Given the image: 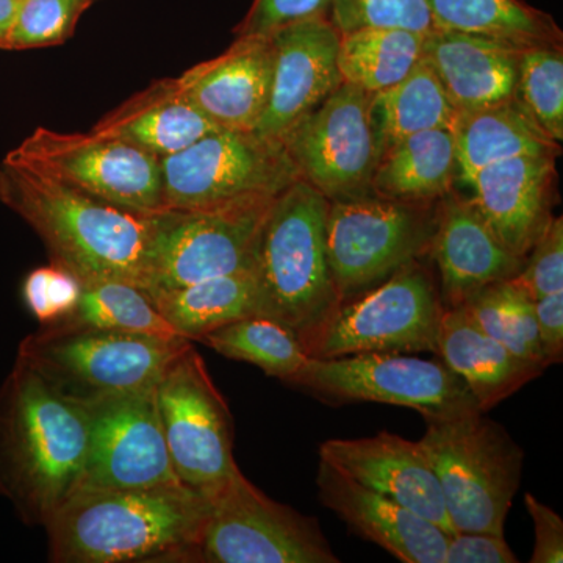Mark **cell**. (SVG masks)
I'll return each instance as SVG.
<instances>
[{"mask_svg":"<svg viewBox=\"0 0 563 563\" xmlns=\"http://www.w3.org/2000/svg\"><path fill=\"white\" fill-rule=\"evenodd\" d=\"M207 501L184 484L79 490L44 526L54 563H195Z\"/></svg>","mask_w":563,"mask_h":563,"instance_id":"cell-2","label":"cell"},{"mask_svg":"<svg viewBox=\"0 0 563 563\" xmlns=\"http://www.w3.org/2000/svg\"><path fill=\"white\" fill-rule=\"evenodd\" d=\"M320 459L365 487L421 515L444 532H455L439 479L420 443L383 431L363 439L328 440L321 443Z\"/></svg>","mask_w":563,"mask_h":563,"instance_id":"cell-18","label":"cell"},{"mask_svg":"<svg viewBox=\"0 0 563 563\" xmlns=\"http://www.w3.org/2000/svg\"><path fill=\"white\" fill-rule=\"evenodd\" d=\"M506 537L488 532L455 531L448 536L443 563H517Z\"/></svg>","mask_w":563,"mask_h":563,"instance_id":"cell-41","label":"cell"},{"mask_svg":"<svg viewBox=\"0 0 563 563\" xmlns=\"http://www.w3.org/2000/svg\"><path fill=\"white\" fill-rule=\"evenodd\" d=\"M152 302L184 339L198 342L244 318L257 317V279L254 268L213 277L176 290L151 295Z\"/></svg>","mask_w":563,"mask_h":563,"instance_id":"cell-28","label":"cell"},{"mask_svg":"<svg viewBox=\"0 0 563 563\" xmlns=\"http://www.w3.org/2000/svg\"><path fill=\"white\" fill-rule=\"evenodd\" d=\"M161 166L166 211L272 199L301 179L284 143L254 132L210 133Z\"/></svg>","mask_w":563,"mask_h":563,"instance_id":"cell-9","label":"cell"},{"mask_svg":"<svg viewBox=\"0 0 563 563\" xmlns=\"http://www.w3.org/2000/svg\"><path fill=\"white\" fill-rule=\"evenodd\" d=\"M318 499L343 523L404 563H443L448 536L401 504L365 487L331 463H318Z\"/></svg>","mask_w":563,"mask_h":563,"instance_id":"cell-20","label":"cell"},{"mask_svg":"<svg viewBox=\"0 0 563 563\" xmlns=\"http://www.w3.org/2000/svg\"><path fill=\"white\" fill-rule=\"evenodd\" d=\"M231 361L246 362L276 379L288 380L306 365V347L282 322L250 317L222 325L198 340Z\"/></svg>","mask_w":563,"mask_h":563,"instance_id":"cell-33","label":"cell"},{"mask_svg":"<svg viewBox=\"0 0 563 563\" xmlns=\"http://www.w3.org/2000/svg\"><path fill=\"white\" fill-rule=\"evenodd\" d=\"M276 198L165 211L152 251L147 295L254 268L262 225Z\"/></svg>","mask_w":563,"mask_h":563,"instance_id":"cell-14","label":"cell"},{"mask_svg":"<svg viewBox=\"0 0 563 563\" xmlns=\"http://www.w3.org/2000/svg\"><path fill=\"white\" fill-rule=\"evenodd\" d=\"M155 401L177 479L209 499L240 468L231 410L192 343L162 374Z\"/></svg>","mask_w":563,"mask_h":563,"instance_id":"cell-12","label":"cell"},{"mask_svg":"<svg viewBox=\"0 0 563 563\" xmlns=\"http://www.w3.org/2000/svg\"><path fill=\"white\" fill-rule=\"evenodd\" d=\"M459 177L470 179L485 166L521 155H559L517 99L459 113L453 129Z\"/></svg>","mask_w":563,"mask_h":563,"instance_id":"cell-27","label":"cell"},{"mask_svg":"<svg viewBox=\"0 0 563 563\" xmlns=\"http://www.w3.org/2000/svg\"><path fill=\"white\" fill-rule=\"evenodd\" d=\"M87 410L90 437L77 492L180 484L163 435L155 388Z\"/></svg>","mask_w":563,"mask_h":563,"instance_id":"cell-16","label":"cell"},{"mask_svg":"<svg viewBox=\"0 0 563 563\" xmlns=\"http://www.w3.org/2000/svg\"><path fill=\"white\" fill-rule=\"evenodd\" d=\"M457 118L459 111L439 77L421 58L401 81L372 96L369 121L377 161L385 151L415 133L439 128L453 131Z\"/></svg>","mask_w":563,"mask_h":563,"instance_id":"cell-29","label":"cell"},{"mask_svg":"<svg viewBox=\"0 0 563 563\" xmlns=\"http://www.w3.org/2000/svg\"><path fill=\"white\" fill-rule=\"evenodd\" d=\"M96 0H21L7 49H36L66 43Z\"/></svg>","mask_w":563,"mask_h":563,"instance_id":"cell-37","label":"cell"},{"mask_svg":"<svg viewBox=\"0 0 563 563\" xmlns=\"http://www.w3.org/2000/svg\"><path fill=\"white\" fill-rule=\"evenodd\" d=\"M470 320L517 357L547 369L536 301L512 279L488 285L462 303Z\"/></svg>","mask_w":563,"mask_h":563,"instance_id":"cell-34","label":"cell"},{"mask_svg":"<svg viewBox=\"0 0 563 563\" xmlns=\"http://www.w3.org/2000/svg\"><path fill=\"white\" fill-rule=\"evenodd\" d=\"M195 563H336L317 518L268 498L242 472L213 493Z\"/></svg>","mask_w":563,"mask_h":563,"instance_id":"cell-11","label":"cell"},{"mask_svg":"<svg viewBox=\"0 0 563 563\" xmlns=\"http://www.w3.org/2000/svg\"><path fill=\"white\" fill-rule=\"evenodd\" d=\"M0 202L38 233L51 263L81 284L118 280L146 291L163 213L118 209L5 157Z\"/></svg>","mask_w":563,"mask_h":563,"instance_id":"cell-1","label":"cell"},{"mask_svg":"<svg viewBox=\"0 0 563 563\" xmlns=\"http://www.w3.org/2000/svg\"><path fill=\"white\" fill-rule=\"evenodd\" d=\"M91 131L163 158L222 129L185 96L177 79H165L111 111Z\"/></svg>","mask_w":563,"mask_h":563,"instance_id":"cell-24","label":"cell"},{"mask_svg":"<svg viewBox=\"0 0 563 563\" xmlns=\"http://www.w3.org/2000/svg\"><path fill=\"white\" fill-rule=\"evenodd\" d=\"M537 325L548 365L562 362L563 355V291L543 296L536 301Z\"/></svg>","mask_w":563,"mask_h":563,"instance_id":"cell-43","label":"cell"},{"mask_svg":"<svg viewBox=\"0 0 563 563\" xmlns=\"http://www.w3.org/2000/svg\"><path fill=\"white\" fill-rule=\"evenodd\" d=\"M54 324L102 329L157 339H184L162 317L151 296L128 282L85 284L76 310Z\"/></svg>","mask_w":563,"mask_h":563,"instance_id":"cell-32","label":"cell"},{"mask_svg":"<svg viewBox=\"0 0 563 563\" xmlns=\"http://www.w3.org/2000/svg\"><path fill=\"white\" fill-rule=\"evenodd\" d=\"M84 284L68 269L51 263L25 277L22 296L41 325L54 324L76 310Z\"/></svg>","mask_w":563,"mask_h":563,"instance_id":"cell-38","label":"cell"},{"mask_svg":"<svg viewBox=\"0 0 563 563\" xmlns=\"http://www.w3.org/2000/svg\"><path fill=\"white\" fill-rule=\"evenodd\" d=\"M439 479L455 531L504 536L523 474L525 453L483 412L428 421L420 442Z\"/></svg>","mask_w":563,"mask_h":563,"instance_id":"cell-6","label":"cell"},{"mask_svg":"<svg viewBox=\"0 0 563 563\" xmlns=\"http://www.w3.org/2000/svg\"><path fill=\"white\" fill-rule=\"evenodd\" d=\"M288 384L328 402H379L406 407L426 422L481 412L465 383L442 361L401 352H366L307 358Z\"/></svg>","mask_w":563,"mask_h":563,"instance_id":"cell-8","label":"cell"},{"mask_svg":"<svg viewBox=\"0 0 563 563\" xmlns=\"http://www.w3.org/2000/svg\"><path fill=\"white\" fill-rule=\"evenodd\" d=\"M21 0H0V47L7 49L11 27L20 9Z\"/></svg>","mask_w":563,"mask_h":563,"instance_id":"cell-44","label":"cell"},{"mask_svg":"<svg viewBox=\"0 0 563 563\" xmlns=\"http://www.w3.org/2000/svg\"><path fill=\"white\" fill-rule=\"evenodd\" d=\"M437 31L468 33L528 49L562 44L550 14L521 0H429Z\"/></svg>","mask_w":563,"mask_h":563,"instance_id":"cell-30","label":"cell"},{"mask_svg":"<svg viewBox=\"0 0 563 563\" xmlns=\"http://www.w3.org/2000/svg\"><path fill=\"white\" fill-rule=\"evenodd\" d=\"M526 113L548 139L563 140L562 44H543L521 52L517 95Z\"/></svg>","mask_w":563,"mask_h":563,"instance_id":"cell-35","label":"cell"},{"mask_svg":"<svg viewBox=\"0 0 563 563\" xmlns=\"http://www.w3.org/2000/svg\"><path fill=\"white\" fill-rule=\"evenodd\" d=\"M429 252L439 268L446 309L462 306L488 285L514 279L526 262L496 239L473 201L448 195L437 207Z\"/></svg>","mask_w":563,"mask_h":563,"instance_id":"cell-22","label":"cell"},{"mask_svg":"<svg viewBox=\"0 0 563 563\" xmlns=\"http://www.w3.org/2000/svg\"><path fill=\"white\" fill-rule=\"evenodd\" d=\"M525 506L533 523L532 563L563 562V520L550 506L537 499L532 493H526Z\"/></svg>","mask_w":563,"mask_h":563,"instance_id":"cell-42","label":"cell"},{"mask_svg":"<svg viewBox=\"0 0 563 563\" xmlns=\"http://www.w3.org/2000/svg\"><path fill=\"white\" fill-rule=\"evenodd\" d=\"M435 224L432 203L393 201L374 192L329 202L325 244L340 303L428 254Z\"/></svg>","mask_w":563,"mask_h":563,"instance_id":"cell-7","label":"cell"},{"mask_svg":"<svg viewBox=\"0 0 563 563\" xmlns=\"http://www.w3.org/2000/svg\"><path fill=\"white\" fill-rule=\"evenodd\" d=\"M457 176L453 131L429 129L385 151L369 188L393 201L433 203L450 195Z\"/></svg>","mask_w":563,"mask_h":563,"instance_id":"cell-26","label":"cell"},{"mask_svg":"<svg viewBox=\"0 0 563 563\" xmlns=\"http://www.w3.org/2000/svg\"><path fill=\"white\" fill-rule=\"evenodd\" d=\"M437 355L465 383L483 413L544 373L481 331L462 306L444 309Z\"/></svg>","mask_w":563,"mask_h":563,"instance_id":"cell-25","label":"cell"},{"mask_svg":"<svg viewBox=\"0 0 563 563\" xmlns=\"http://www.w3.org/2000/svg\"><path fill=\"white\" fill-rule=\"evenodd\" d=\"M521 52L503 41L437 29L422 43V60L459 113L514 101Z\"/></svg>","mask_w":563,"mask_h":563,"instance_id":"cell-23","label":"cell"},{"mask_svg":"<svg viewBox=\"0 0 563 563\" xmlns=\"http://www.w3.org/2000/svg\"><path fill=\"white\" fill-rule=\"evenodd\" d=\"M273 73L272 35H240L231 49L188 69L177 81L222 131L254 132L268 107Z\"/></svg>","mask_w":563,"mask_h":563,"instance_id":"cell-19","label":"cell"},{"mask_svg":"<svg viewBox=\"0 0 563 563\" xmlns=\"http://www.w3.org/2000/svg\"><path fill=\"white\" fill-rule=\"evenodd\" d=\"M444 309L432 274L413 261L368 291L336 307L306 344L313 358L366 352L437 354Z\"/></svg>","mask_w":563,"mask_h":563,"instance_id":"cell-10","label":"cell"},{"mask_svg":"<svg viewBox=\"0 0 563 563\" xmlns=\"http://www.w3.org/2000/svg\"><path fill=\"white\" fill-rule=\"evenodd\" d=\"M332 0H254L239 35H272L291 22L328 14Z\"/></svg>","mask_w":563,"mask_h":563,"instance_id":"cell-40","label":"cell"},{"mask_svg":"<svg viewBox=\"0 0 563 563\" xmlns=\"http://www.w3.org/2000/svg\"><path fill=\"white\" fill-rule=\"evenodd\" d=\"M329 201L306 180L274 199L255 252L257 317L290 328L303 347L340 306L329 266Z\"/></svg>","mask_w":563,"mask_h":563,"instance_id":"cell-4","label":"cell"},{"mask_svg":"<svg viewBox=\"0 0 563 563\" xmlns=\"http://www.w3.org/2000/svg\"><path fill=\"white\" fill-rule=\"evenodd\" d=\"M88 410L16 357L0 388V493L27 525L46 526L79 488Z\"/></svg>","mask_w":563,"mask_h":563,"instance_id":"cell-3","label":"cell"},{"mask_svg":"<svg viewBox=\"0 0 563 563\" xmlns=\"http://www.w3.org/2000/svg\"><path fill=\"white\" fill-rule=\"evenodd\" d=\"M372 95L343 84L282 140L299 177L329 202L372 192L377 163Z\"/></svg>","mask_w":563,"mask_h":563,"instance_id":"cell-15","label":"cell"},{"mask_svg":"<svg viewBox=\"0 0 563 563\" xmlns=\"http://www.w3.org/2000/svg\"><path fill=\"white\" fill-rule=\"evenodd\" d=\"M7 157L118 209L166 211L161 158L124 141L40 128Z\"/></svg>","mask_w":563,"mask_h":563,"instance_id":"cell-13","label":"cell"},{"mask_svg":"<svg viewBox=\"0 0 563 563\" xmlns=\"http://www.w3.org/2000/svg\"><path fill=\"white\" fill-rule=\"evenodd\" d=\"M537 301L563 291V220L551 218L540 239L526 257L525 266L512 279Z\"/></svg>","mask_w":563,"mask_h":563,"instance_id":"cell-39","label":"cell"},{"mask_svg":"<svg viewBox=\"0 0 563 563\" xmlns=\"http://www.w3.org/2000/svg\"><path fill=\"white\" fill-rule=\"evenodd\" d=\"M190 343L187 339L47 324L25 336L18 357L63 398L88 409L152 390L173 358Z\"/></svg>","mask_w":563,"mask_h":563,"instance_id":"cell-5","label":"cell"},{"mask_svg":"<svg viewBox=\"0 0 563 563\" xmlns=\"http://www.w3.org/2000/svg\"><path fill=\"white\" fill-rule=\"evenodd\" d=\"M328 16L340 35L361 29H393L420 35L435 31L429 0H332Z\"/></svg>","mask_w":563,"mask_h":563,"instance_id":"cell-36","label":"cell"},{"mask_svg":"<svg viewBox=\"0 0 563 563\" xmlns=\"http://www.w3.org/2000/svg\"><path fill=\"white\" fill-rule=\"evenodd\" d=\"M424 36L393 29H361L340 35L339 65L344 84L376 95L401 81L422 58Z\"/></svg>","mask_w":563,"mask_h":563,"instance_id":"cell-31","label":"cell"},{"mask_svg":"<svg viewBox=\"0 0 563 563\" xmlns=\"http://www.w3.org/2000/svg\"><path fill=\"white\" fill-rule=\"evenodd\" d=\"M272 95L255 135L280 141L340 85V33L328 14L291 22L272 33Z\"/></svg>","mask_w":563,"mask_h":563,"instance_id":"cell-17","label":"cell"},{"mask_svg":"<svg viewBox=\"0 0 563 563\" xmlns=\"http://www.w3.org/2000/svg\"><path fill=\"white\" fill-rule=\"evenodd\" d=\"M558 155H521L485 166L468 184L488 228L514 254L528 257L551 221Z\"/></svg>","mask_w":563,"mask_h":563,"instance_id":"cell-21","label":"cell"}]
</instances>
